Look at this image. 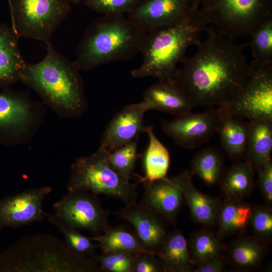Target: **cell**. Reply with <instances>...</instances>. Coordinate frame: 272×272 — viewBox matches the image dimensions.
Masks as SVG:
<instances>
[{
	"instance_id": "cell-1",
	"label": "cell",
	"mask_w": 272,
	"mask_h": 272,
	"mask_svg": "<svg viewBox=\"0 0 272 272\" xmlns=\"http://www.w3.org/2000/svg\"><path fill=\"white\" fill-rule=\"evenodd\" d=\"M196 52L184 58L175 77L193 107L223 106L235 97L251 79L254 70L238 45L211 25Z\"/></svg>"
},
{
	"instance_id": "cell-2",
	"label": "cell",
	"mask_w": 272,
	"mask_h": 272,
	"mask_svg": "<svg viewBox=\"0 0 272 272\" xmlns=\"http://www.w3.org/2000/svg\"><path fill=\"white\" fill-rule=\"evenodd\" d=\"M46 44L44 57L35 63H27L19 81L55 110L69 116L79 115L86 107L81 70L50 42Z\"/></svg>"
},
{
	"instance_id": "cell-3",
	"label": "cell",
	"mask_w": 272,
	"mask_h": 272,
	"mask_svg": "<svg viewBox=\"0 0 272 272\" xmlns=\"http://www.w3.org/2000/svg\"><path fill=\"white\" fill-rule=\"evenodd\" d=\"M209 25L199 8L190 9L177 24L147 33L141 51L142 62L131 71V76L174 80L187 48L199 43V37Z\"/></svg>"
},
{
	"instance_id": "cell-4",
	"label": "cell",
	"mask_w": 272,
	"mask_h": 272,
	"mask_svg": "<svg viewBox=\"0 0 272 272\" xmlns=\"http://www.w3.org/2000/svg\"><path fill=\"white\" fill-rule=\"evenodd\" d=\"M147 35L124 15H102L87 27L74 61L87 71L131 59L141 52Z\"/></svg>"
},
{
	"instance_id": "cell-5",
	"label": "cell",
	"mask_w": 272,
	"mask_h": 272,
	"mask_svg": "<svg viewBox=\"0 0 272 272\" xmlns=\"http://www.w3.org/2000/svg\"><path fill=\"white\" fill-rule=\"evenodd\" d=\"M90 257L78 254L51 235L26 236L0 253V272H101Z\"/></svg>"
},
{
	"instance_id": "cell-6",
	"label": "cell",
	"mask_w": 272,
	"mask_h": 272,
	"mask_svg": "<svg viewBox=\"0 0 272 272\" xmlns=\"http://www.w3.org/2000/svg\"><path fill=\"white\" fill-rule=\"evenodd\" d=\"M200 6L209 25L232 41L250 37L272 19V0H202Z\"/></svg>"
},
{
	"instance_id": "cell-7",
	"label": "cell",
	"mask_w": 272,
	"mask_h": 272,
	"mask_svg": "<svg viewBox=\"0 0 272 272\" xmlns=\"http://www.w3.org/2000/svg\"><path fill=\"white\" fill-rule=\"evenodd\" d=\"M108 153L100 149L94 153L78 158L71 166L67 191L82 190L120 200L124 206L136 202L135 183L126 180L110 165Z\"/></svg>"
},
{
	"instance_id": "cell-8",
	"label": "cell",
	"mask_w": 272,
	"mask_h": 272,
	"mask_svg": "<svg viewBox=\"0 0 272 272\" xmlns=\"http://www.w3.org/2000/svg\"><path fill=\"white\" fill-rule=\"evenodd\" d=\"M11 26L19 38L47 43L71 11L67 0H12Z\"/></svg>"
},
{
	"instance_id": "cell-9",
	"label": "cell",
	"mask_w": 272,
	"mask_h": 272,
	"mask_svg": "<svg viewBox=\"0 0 272 272\" xmlns=\"http://www.w3.org/2000/svg\"><path fill=\"white\" fill-rule=\"evenodd\" d=\"M254 73L243 90L228 103L218 107L222 112L249 121H272V65L252 62Z\"/></svg>"
},
{
	"instance_id": "cell-10",
	"label": "cell",
	"mask_w": 272,
	"mask_h": 272,
	"mask_svg": "<svg viewBox=\"0 0 272 272\" xmlns=\"http://www.w3.org/2000/svg\"><path fill=\"white\" fill-rule=\"evenodd\" d=\"M54 214L70 226L96 235L110 226L109 213L104 210L98 195L88 191L75 190L67 193L53 205Z\"/></svg>"
},
{
	"instance_id": "cell-11",
	"label": "cell",
	"mask_w": 272,
	"mask_h": 272,
	"mask_svg": "<svg viewBox=\"0 0 272 272\" xmlns=\"http://www.w3.org/2000/svg\"><path fill=\"white\" fill-rule=\"evenodd\" d=\"M220 117L218 108L209 107L203 112L190 111L171 120H163L161 126L164 133L179 147L193 149L209 142L217 132Z\"/></svg>"
},
{
	"instance_id": "cell-12",
	"label": "cell",
	"mask_w": 272,
	"mask_h": 272,
	"mask_svg": "<svg viewBox=\"0 0 272 272\" xmlns=\"http://www.w3.org/2000/svg\"><path fill=\"white\" fill-rule=\"evenodd\" d=\"M49 185L25 190L0 200V229L16 228L45 220V198L52 192Z\"/></svg>"
},
{
	"instance_id": "cell-13",
	"label": "cell",
	"mask_w": 272,
	"mask_h": 272,
	"mask_svg": "<svg viewBox=\"0 0 272 272\" xmlns=\"http://www.w3.org/2000/svg\"><path fill=\"white\" fill-rule=\"evenodd\" d=\"M191 3L192 0H140L127 18L149 33L178 23L190 10Z\"/></svg>"
},
{
	"instance_id": "cell-14",
	"label": "cell",
	"mask_w": 272,
	"mask_h": 272,
	"mask_svg": "<svg viewBox=\"0 0 272 272\" xmlns=\"http://www.w3.org/2000/svg\"><path fill=\"white\" fill-rule=\"evenodd\" d=\"M187 170L177 176L142 182L145 191L141 203L173 223L184 202L183 187Z\"/></svg>"
},
{
	"instance_id": "cell-15",
	"label": "cell",
	"mask_w": 272,
	"mask_h": 272,
	"mask_svg": "<svg viewBox=\"0 0 272 272\" xmlns=\"http://www.w3.org/2000/svg\"><path fill=\"white\" fill-rule=\"evenodd\" d=\"M148 110L143 101L123 107L107 125L99 148L110 153L139 138L145 131L144 115Z\"/></svg>"
},
{
	"instance_id": "cell-16",
	"label": "cell",
	"mask_w": 272,
	"mask_h": 272,
	"mask_svg": "<svg viewBox=\"0 0 272 272\" xmlns=\"http://www.w3.org/2000/svg\"><path fill=\"white\" fill-rule=\"evenodd\" d=\"M117 214L133 226L143 248L157 256L169 233L163 221L165 220L141 203L124 206Z\"/></svg>"
},
{
	"instance_id": "cell-17",
	"label": "cell",
	"mask_w": 272,
	"mask_h": 272,
	"mask_svg": "<svg viewBox=\"0 0 272 272\" xmlns=\"http://www.w3.org/2000/svg\"><path fill=\"white\" fill-rule=\"evenodd\" d=\"M31 105L21 94L8 88L0 93V142L10 144L32 120Z\"/></svg>"
},
{
	"instance_id": "cell-18",
	"label": "cell",
	"mask_w": 272,
	"mask_h": 272,
	"mask_svg": "<svg viewBox=\"0 0 272 272\" xmlns=\"http://www.w3.org/2000/svg\"><path fill=\"white\" fill-rule=\"evenodd\" d=\"M142 101L148 110H158L175 116L190 112L193 108L175 79L158 80L152 84L145 91Z\"/></svg>"
},
{
	"instance_id": "cell-19",
	"label": "cell",
	"mask_w": 272,
	"mask_h": 272,
	"mask_svg": "<svg viewBox=\"0 0 272 272\" xmlns=\"http://www.w3.org/2000/svg\"><path fill=\"white\" fill-rule=\"evenodd\" d=\"M19 39L11 26L0 22V89L19 81L27 63L20 49Z\"/></svg>"
},
{
	"instance_id": "cell-20",
	"label": "cell",
	"mask_w": 272,
	"mask_h": 272,
	"mask_svg": "<svg viewBox=\"0 0 272 272\" xmlns=\"http://www.w3.org/2000/svg\"><path fill=\"white\" fill-rule=\"evenodd\" d=\"M267 251L266 242L242 233L226 246L224 257L233 268L250 270L260 265Z\"/></svg>"
},
{
	"instance_id": "cell-21",
	"label": "cell",
	"mask_w": 272,
	"mask_h": 272,
	"mask_svg": "<svg viewBox=\"0 0 272 272\" xmlns=\"http://www.w3.org/2000/svg\"><path fill=\"white\" fill-rule=\"evenodd\" d=\"M192 176L187 170L183 187L184 202L196 222L209 227L216 225L221 201L197 189L193 184Z\"/></svg>"
},
{
	"instance_id": "cell-22",
	"label": "cell",
	"mask_w": 272,
	"mask_h": 272,
	"mask_svg": "<svg viewBox=\"0 0 272 272\" xmlns=\"http://www.w3.org/2000/svg\"><path fill=\"white\" fill-rule=\"evenodd\" d=\"M244 157L255 171L271 161L272 121L265 119L251 120Z\"/></svg>"
},
{
	"instance_id": "cell-23",
	"label": "cell",
	"mask_w": 272,
	"mask_h": 272,
	"mask_svg": "<svg viewBox=\"0 0 272 272\" xmlns=\"http://www.w3.org/2000/svg\"><path fill=\"white\" fill-rule=\"evenodd\" d=\"M253 206L243 199L224 198L220 202L217 225L218 236L222 239L242 234L250 226Z\"/></svg>"
},
{
	"instance_id": "cell-24",
	"label": "cell",
	"mask_w": 272,
	"mask_h": 272,
	"mask_svg": "<svg viewBox=\"0 0 272 272\" xmlns=\"http://www.w3.org/2000/svg\"><path fill=\"white\" fill-rule=\"evenodd\" d=\"M219 111L221 117L217 132L221 146L231 159L238 161L244 157L249 123L240 117Z\"/></svg>"
},
{
	"instance_id": "cell-25",
	"label": "cell",
	"mask_w": 272,
	"mask_h": 272,
	"mask_svg": "<svg viewBox=\"0 0 272 272\" xmlns=\"http://www.w3.org/2000/svg\"><path fill=\"white\" fill-rule=\"evenodd\" d=\"M255 171L249 162L236 161L224 172L219 181L224 198L243 199L255 186Z\"/></svg>"
},
{
	"instance_id": "cell-26",
	"label": "cell",
	"mask_w": 272,
	"mask_h": 272,
	"mask_svg": "<svg viewBox=\"0 0 272 272\" xmlns=\"http://www.w3.org/2000/svg\"><path fill=\"white\" fill-rule=\"evenodd\" d=\"M157 256L164 272H189L193 267L187 241L180 230L168 233Z\"/></svg>"
},
{
	"instance_id": "cell-27",
	"label": "cell",
	"mask_w": 272,
	"mask_h": 272,
	"mask_svg": "<svg viewBox=\"0 0 272 272\" xmlns=\"http://www.w3.org/2000/svg\"><path fill=\"white\" fill-rule=\"evenodd\" d=\"M145 132L149 137V143L143 159L145 175L139 177V183L167 177L170 162L169 152L154 133L153 126H146Z\"/></svg>"
},
{
	"instance_id": "cell-28",
	"label": "cell",
	"mask_w": 272,
	"mask_h": 272,
	"mask_svg": "<svg viewBox=\"0 0 272 272\" xmlns=\"http://www.w3.org/2000/svg\"><path fill=\"white\" fill-rule=\"evenodd\" d=\"M187 241L194 267L224 257L226 245L217 233L210 229L194 231Z\"/></svg>"
},
{
	"instance_id": "cell-29",
	"label": "cell",
	"mask_w": 272,
	"mask_h": 272,
	"mask_svg": "<svg viewBox=\"0 0 272 272\" xmlns=\"http://www.w3.org/2000/svg\"><path fill=\"white\" fill-rule=\"evenodd\" d=\"M90 238L98 243L102 252L122 251L133 255L148 252L141 245L134 231L124 226H110L103 233Z\"/></svg>"
},
{
	"instance_id": "cell-30",
	"label": "cell",
	"mask_w": 272,
	"mask_h": 272,
	"mask_svg": "<svg viewBox=\"0 0 272 272\" xmlns=\"http://www.w3.org/2000/svg\"><path fill=\"white\" fill-rule=\"evenodd\" d=\"M190 167L192 175L207 185L213 186L219 182L225 171L223 155L216 147H206L194 155Z\"/></svg>"
},
{
	"instance_id": "cell-31",
	"label": "cell",
	"mask_w": 272,
	"mask_h": 272,
	"mask_svg": "<svg viewBox=\"0 0 272 272\" xmlns=\"http://www.w3.org/2000/svg\"><path fill=\"white\" fill-rule=\"evenodd\" d=\"M45 221L48 222L63 236L65 243L75 252L90 257L96 253L99 248L90 237L84 236L77 230L66 224L54 214H46Z\"/></svg>"
},
{
	"instance_id": "cell-32",
	"label": "cell",
	"mask_w": 272,
	"mask_h": 272,
	"mask_svg": "<svg viewBox=\"0 0 272 272\" xmlns=\"http://www.w3.org/2000/svg\"><path fill=\"white\" fill-rule=\"evenodd\" d=\"M250 37L247 46L253 56L252 62L261 66L272 65V19L262 24Z\"/></svg>"
},
{
	"instance_id": "cell-33",
	"label": "cell",
	"mask_w": 272,
	"mask_h": 272,
	"mask_svg": "<svg viewBox=\"0 0 272 272\" xmlns=\"http://www.w3.org/2000/svg\"><path fill=\"white\" fill-rule=\"evenodd\" d=\"M138 138L108 153V161L112 167L126 180L129 181L137 160Z\"/></svg>"
},
{
	"instance_id": "cell-34",
	"label": "cell",
	"mask_w": 272,
	"mask_h": 272,
	"mask_svg": "<svg viewBox=\"0 0 272 272\" xmlns=\"http://www.w3.org/2000/svg\"><path fill=\"white\" fill-rule=\"evenodd\" d=\"M90 257L107 272H133L134 255L122 251L95 253Z\"/></svg>"
},
{
	"instance_id": "cell-35",
	"label": "cell",
	"mask_w": 272,
	"mask_h": 272,
	"mask_svg": "<svg viewBox=\"0 0 272 272\" xmlns=\"http://www.w3.org/2000/svg\"><path fill=\"white\" fill-rule=\"evenodd\" d=\"M250 226L253 236L267 242L272 236L271 209L265 205L253 206Z\"/></svg>"
},
{
	"instance_id": "cell-36",
	"label": "cell",
	"mask_w": 272,
	"mask_h": 272,
	"mask_svg": "<svg viewBox=\"0 0 272 272\" xmlns=\"http://www.w3.org/2000/svg\"><path fill=\"white\" fill-rule=\"evenodd\" d=\"M140 0H83V4L102 15H124Z\"/></svg>"
},
{
	"instance_id": "cell-37",
	"label": "cell",
	"mask_w": 272,
	"mask_h": 272,
	"mask_svg": "<svg viewBox=\"0 0 272 272\" xmlns=\"http://www.w3.org/2000/svg\"><path fill=\"white\" fill-rule=\"evenodd\" d=\"M258 183L266 205L272 207V162H267L258 168Z\"/></svg>"
},
{
	"instance_id": "cell-38",
	"label": "cell",
	"mask_w": 272,
	"mask_h": 272,
	"mask_svg": "<svg viewBox=\"0 0 272 272\" xmlns=\"http://www.w3.org/2000/svg\"><path fill=\"white\" fill-rule=\"evenodd\" d=\"M133 272H164L157 255L144 252L134 255Z\"/></svg>"
},
{
	"instance_id": "cell-39",
	"label": "cell",
	"mask_w": 272,
	"mask_h": 272,
	"mask_svg": "<svg viewBox=\"0 0 272 272\" xmlns=\"http://www.w3.org/2000/svg\"><path fill=\"white\" fill-rule=\"evenodd\" d=\"M226 263L225 257L213 259L202 264L194 266L192 272H220L224 268Z\"/></svg>"
},
{
	"instance_id": "cell-40",
	"label": "cell",
	"mask_w": 272,
	"mask_h": 272,
	"mask_svg": "<svg viewBox=\"0 0 272 272\" xmlns=\"http://www.w3.org/2000/svg\"><path fill=\"white\" fill-rule=\"evenodd\" d=\"M202 0H192L191 9H198Z\"/></svg>"
},
{
	"instance_id": "cell-41",
	"label": "cell",
	"mask_w": 272,
	"mask_h": 272,
	"mask_svg": "<svg viewBox=\"0 0 272 272\" xmlns=\"http://www.w3.org/2000/svg\"><path fill=\"white\" fill-rule=\"evenodd\" d=\"M71 4L77 5L82 2L83 0H67Z\"/></svg>"
},
{
	"instance_id": "cell-42",
	"label": "cell",
	"mask_w": 272,
	"mask_h": 272,
	"mask_svg": "<svg viewBox=\"0 0 272 272\" xmlns=\"http://www.w3.org/2000/svg\"><path fill=\"white\" fill-rule=\"evenodd\" d=\"M7 3H8V6H9L10 12V15H11V13H12V0H7Z\"/></svg>"
}]
</instances>
